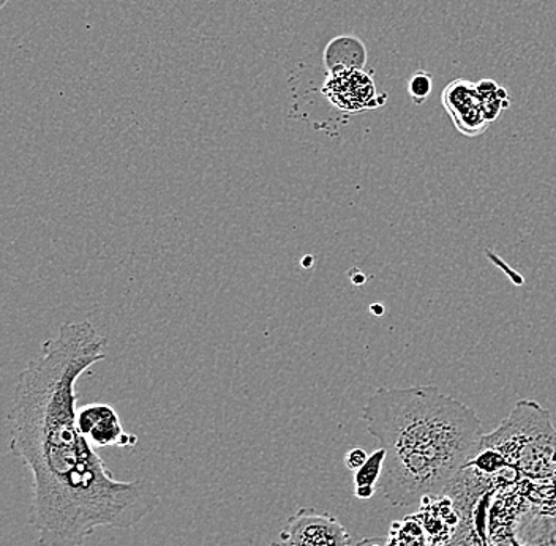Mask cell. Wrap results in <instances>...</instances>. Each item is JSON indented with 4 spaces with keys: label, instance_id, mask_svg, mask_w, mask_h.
I'll list each match as a JSON object with an SVG mask.
<instances>
[{
    "label": "cell",
    "instance_id": "6da1fadb",
    "mask_svg": "<svg viewBox=\"0 0 556 546\" xmlns=\"http://www.w3.org/2000/svg\"><path fill=\"white\" fill-rule=\"evenodd\" d=\"M106 346L89 321L65 322L17 376L10 452L33 472L38 546H83L100 528L131 530L159 509L154 485L114 479L76 422V382Z\"/></svg>",
    "mask_w": 556,
    "mask_h": 546
},
{
    "label": "cell",
    "instance_id": "7a4b0ae2",
    "mask_svg": "<svg viewBox=\"0 0 556 546\" xmlns=\"http://www.w3.org/2000/svg\"><path fill=\"white\" fill-rule=\"evenodd\" d=\"M363 420L386 452L378 488L397 507L443 495L485 436L475 410L434 385L380 388L368 398Z\"/></svg>",
    "mask_w": 556,
    "mask_h": 546
},
{
    "label": "cell",
    "instance_id": "3957f363",
    "mask_svg": "<svg viewBox=\"0 0 556 546\" xmlns=\"http://www.w3.org/2000/svg\"><path fill=\"white\" fill-rule=\"evenodd\" d=\"M484 475L482 469L469 462L444 492L454 500L455 510L460 518L457 531L446 546H484L478 521L486 483Z\"/></svg>",
    "mask_w": 556,
    "mask_h": 546
},
{
    "label": "cell",
    "instance_id": "277c9868",
    "mask_svg": "<svg viewBox=\"0 0 556 546\" xmlns=\"http://www.w3.org/2000/svg\"><path fill=\"white\" fill-rule=\"evenodd\" d=\"M281 546H354L353 537L333 515L299 509L278 537Z\"/></svg>",
    "mask_w": 556,
    "mask_h": 546
},
{
    "label": "cell",
    "instance_id": "5b68a950",
    "mask_svg": "<svg viewBox=\"0 0 556 546\" xmlns=\"http://www.w3.org/2000/svg\"><path fill=\"white\" fill-rule=\"evenodd\" d=\"M323 93L337 110L345 113H363L386 103V96H378L374 79L364 69H330Z\"/></svg>",
    "mask_w": 556,
    "mask_h": 546
},
{
    "label": "cell",
    "instance_id": "8992f818",
    "mask_svg": "<svg viewBox=\"0 0 556 546\" xmlns=\"http://www.w3.org/2000/svg\"><path fill=\"white\" fill-rule=\"evenodd\" d=\"M441 103L450 114L455 128L465 137H478L489 128L484 103L478 86L468 79H454L441 93Z\"/></svg>",
    "mask_w": 556,
    "mask_h": 546
},
{
    "label": "cell",
    "instance_id": "52a82bcc",
    "mask_svg": "<svg viewBox=\"0 0 556 546\" xmlns=\"http://www.w3.org/2000/svg\"><path fill=\"white\" fill-rule=\"evenodd\" d=\"M76 422L79 431L96 448L110 447V445L127 448L138 443L135 434L125 433L116 409L111 406L100 405V403L83 406L78 409Z\"/></svg>",
    "mask_w": 556,
    "mask_h": 546
},
{
    "label": "cell",
    "instance_id": "ba28073f",
    "mask_svg": "<svg viewBox=\"0 0 556 546\" xmlns=\"http://www.w3.org/2000/svg\"><path fill=\"white\" fill-rule=\"evenodd\" d=\"M426 530L430 546H446L457 531L458 518L454 500L446 493L427 496L420 500L419 512L416 513Z\"/></svg>",
    "mask_w": 556,
    "mask_h": 546
},
{
    "label": "cell",
    "instance_id": "9c48e42d",
    "mask_svg": "<svg viewBox=\"0 0 556 546\" xmlns=\"http://www.w3.org/2000/svg\"><path fill=\"white\" fill-rule=\"evenodd\" d=\"M325 64L328 72L336 68L364 69L367 64V50L359 38L337 37L325 51Z\"/></svg>",
    "mask_w": 556,
    "mask_h": 546
},
{
    "label": "cell",
    "instance_id": "30bf717a",
    "mask_svg": "<svg viewBox=\"0 0 556 546\" xmlns=\"http://www.w3.org/2000/svg\"><path fill=\"white\" fill-rule=\"evenodd\" d=\"M386 452L378 448L368 457L363 468L354 472V495L357 499L368 500L374 497L380 483L382 465H384Z\"/></svg>",
    "mask_w": 556,
    "mask_h": 546
},
{
    "label": "cell",
    "instance_id": "8fae6325",
    "mask_svg": "<svg viewBox=\"0 0 556 546\" xmlns=\"http://www.w3.org/2000/svg\"><path fill=\"white\" fill-rule=\"evenodd\" d=\"M386 546H430V544L419 518L413 513L392 523Z\"/></svg>",
    "mask_w": 556,
    "mask_h": 546
},
{
    "label": "cell",
    "instance_id": "7c38bea8",
    "mask_svg": "<svg viewBox=\"0 0 556 546\" xmlns=\"http://www.w3.org/2000/svg\"><path fill=\"white\" fill-rule=\"evenodd\" d=\"M476 86H478L479 96H481L482 103H484L486 120L492 124L502 116L506 107H509V96L493 79H482Z\"/></svg>",
    "mask_w": 556,
    "mask_h": 546
},
{
    "label": "cell",
    "instance_id": "4fadbf2b",
    "mask_svg": "<svg viewBox=\"0 0 556 546\" xmlns=\"http://www.w3.org/2000/svg\"><path fill=\"white\" fill-rule=\"evenodd\" d=\"M432 76L429 73L424 72V69L416 72L408 81L409 96H412L413 102L415 104L426 103V100L432 93Z\"/></svg>",
    "mask_w": 556,
    "mask_h": 546
},
{
    "label": "cell",
    "instance_id": "5bb4252c",
    "mask_svg": "<svg viewBox=\"0 0 556 546\" xmlns=\"http://www.w3.org/2000/svg\"><path fill=\"white\" fill-rule=\"evenodd\" d=\"M368 460V455L365 454L363 448H351L345 455V465L350 471L356 472L357 469L363 468L365 461Z\"/></svg>",
    "mask_w": 556,
    "mask_h": 546
},
{
    "label": "cell",
    "instance_id": "9a60e30c",
    "mask_svg": "<svg viewBox=\"0 0 556 546\" xmlns=\"http://www.w3.org/2000/svg\"><path fill=\"white\" fill-rule=\"evenodd\" d=\"M269 546H281L280 542H273ZM354 546H386V542L380 541V538L377 537H364L361 538L357 544H354Z\"/></svg>",
    "mask_w": 556,
    "mask_h": 546
},
{
    "label": "cell",
    "instance_id": "2e32d148",
    "mask_svg": "<svg viewBox=\"0 0 556 546\" xmlns=\"http://www.w3.org/2000/svg\"><path fill=\"white\" fill-rule=\"evenodd\" d=\"M5 3H7V0H2V3H0V7L5 5Z\"/></svg>",
    "mask_w": 556,
    "mask_h": 546
}]
</instances>
